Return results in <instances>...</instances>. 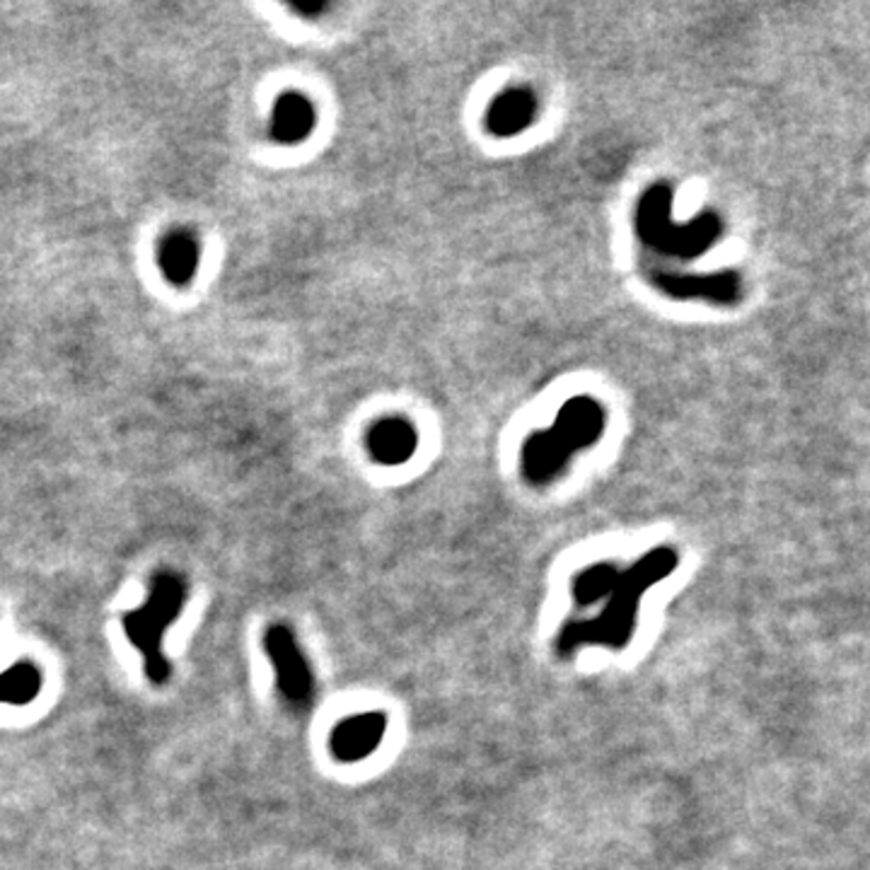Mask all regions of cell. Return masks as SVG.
<instances>
[{
  "mask_svg": "<svg viewBox=\"0 0 870 870\" xmlns=\"http://www.w3.org/2000/svg\"><path fill=\"white\" fill-rule=\"evenodd\" d=\"M264 651L276 670V682H279L281 694L291 704H307L312 699V670L307 665L295 634L283 624H273L264 634Z\"/></svg>",
  "mask_w": 870,
  "mask_h": 870,
  "instance_id": "3957f363",
  "label": "cell"
},
{
  "mask_svg": "<svg viewBox=\"0 0 870 870\" xmlns=\"http://www.w3.org/2000/svg\"><path fill=\"white\" fill-rule=\"evenodd\" d=\"M368 450L380 464H401L417 452V431L405 419L378 421L368 433Z\"/></svg>",
  "mask_w": 870,
  "mask_h": 870,
  "instance_id": "8992f818",
  "label": "cell"
},
{
  "mask_svg": "<svg viewBox=\"0 0 870 870\" xmlns=\"http://www.w3.org/2000/svg\"><path fill=\"white\" fill-rule=\"evenodd\" d=\"M385 728L387 718L382 714L351 716L334 728L329 747L338 762H360L373 755Z\"/></svg>",
  "mask_w": 870,
  "mask_h": 870,
  "instance_id": "277c9868",
  "label": "cell"
},
{
  "mask_svg": "<svg viewBox=\"0 0 870 870\" xmlns=\"http://www.w3.org/2000/svg\"><path fill=\"white\" fill-rule=\"evenodd\" d=\"M604 417L592 399H571L561 409L554 428L537 433L525 445V474L529 482H547L554 476L571 452L588 448L602 435Z\"/></svg>",
  "mask_w": 870,
  "mask_h": 870,
  "instance_id": "7a4b0ae2",
  "label": "cell"
},
{
  "mask_svg": "<svg viewBox=\"0 0 870 870\" xmlns=\"http://www.w3.org/2000/svg\"><path fill=\"white\" fill-rule=\"evenodd\" d=\"M187 602V580L175 571H157L143 607L124 614V629L129 641L145 657V675L155 687L169 680L172 667L165 661L163 636L172 626Z\"/></svg>",
  "mask_w": 870,
  "mask_h": 870,
  "instance_id": "6da1fadb",
  "label": "cell"
},
{
  "mask_svg": "<svg viewBox=\"0 0 870 870\" xmlns=\"http://www.w3.org/2000/svg\"><path fill=\"white\" fill-rule=\"evenodd\" d=\"M165 279L172 285H189L196 279L201 264L199 240L189 230H175L161 242L157 254Z\"/></svg>",
  "mask_w": 870,
  "mask_h": 870,
  "instance_id": "52a82bcc",
  "label": "cell"
},
{
  "mask_svg": "<svg viewBox=\"0 0 870 870\" xmlns=\"http://www.w3.org/2000/svg\"><path fill=\"white\" fill-rule=\"evenodd\" d=\"M315 107L300 92H285L276 102L271 116V138L283 145H298L315 131Z\"/></svg>",
  "mask_w": 870,
  "mask_h": 870,
  "instance_id": "5b68a950",
  "label": "cell"
},
{
  "mask_svg": "<svg viewBox=\"0 0 870 870\" xmlns=\"http://www.w3.org/2000/svg\"><path fill=\"white\" fill-rule=\"evenodd\" d=\"M537 112V100L533 90L527 88H511L498 94L489 107V131L496 136H513L527 129L529 121Z\"/></svg>",
  "mask_w": 870,
  "mask_h": 870,
  "instance_id": "ba28073f",
  "label": "cell"
}]
</instances>
